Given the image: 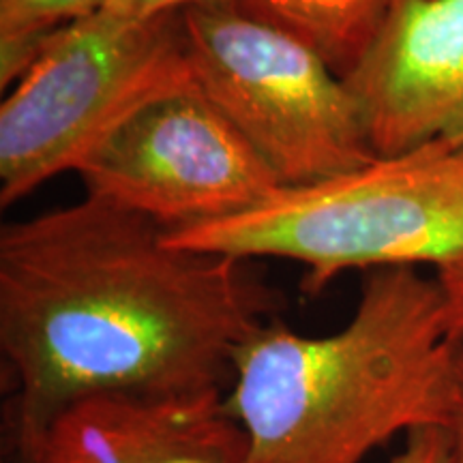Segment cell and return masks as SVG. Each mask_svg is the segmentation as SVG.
Returning a JSON list of instances; mask_svg holds the SVG:
<instances>
[{"label": "cell", "mask_w": 463, "mask_h": 463, "mask_svg": "<svg viewBox=\"0 0 463 463\" xmlns=\"http://www.w3.org/2000/svg\"><path fill=\"white\" fill-rule=\"evenodd\" d=\"M148 219L84 198L0 230L5 431L17 463L92 397L223 392L279 297L241 260L172 245Z\"/></svg>", "instance_id": "1"}, {"label": "cell", "mask_w": 463, "mask_h": 463, "mask_svg": "<svg viewBox=\"0 0 463 463\" xmlns=\"http://www.w3.org/2000/svg\"><path fill=\"white\" fill-rule=\"evenodd\" d=\"M453 363L436 277L369 270L337 333L270 317L241 347L223 397L245 436L241 463H363L402 433L444 427Z\"/></svg>", "instance_id": "2"}, {"label": "cell", "mask_w": 463, "mask_h": 463, "mask_svg": "<svg viewBox=\"0 0 463 463\" xmlns=\"http://www.w3.org/2000/svg\"><path fill=\"white\" fill-rule=\"evenodd\" d=\"M176 247L241 262L305 266L303 288L320 294L347 270L463 264V148L430 142L378 155L324 181L279 187L245 213L167 232Z\"/></svg>", "instance_id": "3"}, {"label": "cell", "mask_w": 463, "mask_h": 463, "mask_svg": "<svg viewBox=\"0 0 463 463\" xmlns=\"http://www.w3.org/2000/svg\"><path fill=\"white\" fill-rule=\"evenodd\" d=\"M191 80L183 11L153 20L97 11L50 34L0 106V204L75 172L127 114Z\"/></svg>", "instance_id": "4"}, {"label": "cell", "mask_w": 463, "mask_h": 463, "mask_svg": "<svg viewBox=\"0 0 463 463\" xmlns=\"http://www.w3.org/2000/svg\"><path fill=\"white\" fill-rule=\"evenodd\" d=\"M194 82L273 170L297 187L378 155L361 108L326 61L236 0L183 11Z\"/></svg>", "instance_id": "5"}, {"label": "cell", "mask_w": 463, "mask_h": 463, "mask_svg": "<svg viewBox=\"0 0 463 463\" xmlns=\"http://www.w3.org/2000/svg\"><path fill=\"white\" fill-rule=\"evenodd\" d=\"M75 174L86 198L165 232L234 217L283 187L194 80L127 114Z\"/></svg>", "instance_id": "6"}, {"label": "cell", "mask_w": 463, "mask_h": 463, "mask_svg": "<svg viewBox=\"0 0 463 463\" xmlns=\"http://www.w3.org/2000/svg\"><path fill=\"white\" fill-rule=\"evenodd\" d=\"M344 82L375 155L463 148V0H392Z\"/></svg>", "instance_id": "7"}, {"label": "cell", "mask_w": 463, "mask_h": 463, "mask_svg": "<svg viewBox=\"0 0 463 463\" xmlns=\"http://www.w3.org/2000/svg\"><path fill=\"white\" fill-rule=\"evenodd\" d=\"M223 397L84 399L56 416L26 463H241L245 436Z\"/></svg>", "instance_id": "8"}, {"label": "cell", "mask_w": 463, "mask_h": 463, "mask_svg": "<svg viewBox=\"0 0 463 463\" xmlns=\"http://www.w3.org/2000/svg\"><path fill=\"white\" fill-rule=\"evenodd\" d=\"M247 14L286 31L345 78L373 42L392 0H236Z\"/></svg>", "instance_id": "9"}, {"label": "cell", "mask_w": 463, "mask_h": 463, "mask_svg": "<svg viewBox=\"0 0 463 463\" xmlns=\"http://www.w3.org/2000/svg\"><path fill=\"white\" fill-rule=\"evenodd\" d=\"M108 0H0V86L9 90L50 34L95 15Z\"/></svg>", "instance_id": "10"}, {"label": "cell", "mask_w": 463, "mask_h": 463, "mask_svg": "<svg viewBox=\"0 0 463 463\" xmlns=\"http://www.w3.org/2000/svg\"><path fill=\"white\" fill-rule=\"evenodd\" d=\"M389 463H453L449 431L444 427H420L410 431L403 449Z\"/></svg>", "instance_id": "11"}, {"label": "cell", "mask_w": 463, "mask_h": 463, "mask_svg": "<svg viewBox=\"0 0 463 463\" xmlns=\"http://www.w3.org/2000/svg\"><path fill=\"white\" fill-rule=\"evenodd\" d=\"M444 430L449 431L450 461L463 463V337L455 339L453 392H450L449 419Z\"/></svg>", "instance_id": "12"}, {"label": "cell", "mask_w": 463, "mask_h": 463, "mask_svg": "<svg viewBox=\"0 0 463 463\" xmlns=\"http://www.w3.org/2000/svg\"><path fill=\"white\" fill-rule=\"evenodd\" d=\"M208 3H219V0H108L101 11L127 17V20H153V17Z\"/></svg>", "instance_id": "13"}, {"label": "cell", "mask_w": 463, "mask_h": 463, "mask_svg": "<svg viewBox=\"0 0 463 463\" xmlns=\"http://www.w3.org/2000/svg\"><path fill=\"white\" fill-rule=\"evenodd\" d=\"M436 279L444 294L449 328L453 337H463V264L436 273Z\"/></svg>", "instance_id": "14"}]
</instances>
